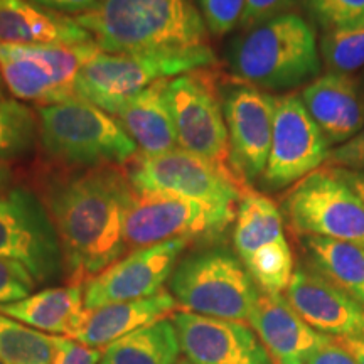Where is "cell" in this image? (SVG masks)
<instances>
[{
    "instance_id": "44dd1931",
    "label": "cell",
    "mask_w": 364,
    "mask_h": 364,
    "mask_svg": "<svg viewBox=\"0 0 364 364\" xmlns=\"http://www.w3.org/2000/svg\"><path fill=\"white\" fill-rule=\"evenodd\" d=\"M95 43L75 17L43 9L29 0H0V44Z\"/></svg>"
},
{
    "instance_id": "d4e9b609",
    "label": "cell",
    "mask_w": 364,
    "mask_h": 364,
    "mask_svg": "<svg viewBox=\"0 0 364 364\" xmlns=\"http://www.w3.org/2000/svg\"><path fill=\"white\" fill-rule=\"evenodd\" d=\"M311 268L364 306V248L348 241L300 236Z\"/></svg>"
},
{
    "instance_id": "e575fe53",
    "label": "cell",
    "mask_w": 364,
    "mask_h": 364,
    "mask_svg": "<svg viewBox=\"0 0 364 364\" xmlns=\"http://www.w3.org/2000/svg\"><path fill=\"white\" fill-rule=\"evenodd\" d=\"M295 0H245V11L240 26L243 29L260 24L289 11Z\"/></svg>"
},
{
    "instance_id": "f546056e",
    "label": "cell",
    "mask_w": 364,
    "mask_h": 364,
    "mask_svg": "<svg viewBox=\"0 0 364 364\" xmlns=\"http://www.w3.org/2000/svg\"><path fill=\"white\" fill-rule=\"evenodd\" d=\"M302 4L324 33L364 26V0H302Z\"/></svg>"
},
{
    "instance_id": "74e56055",
    "label": "cell",
    "mask_w": 364,
    "mask_h": 364,
    "mask_svg": "<svg viewBox=\"0 0 364 364\" xmlns=\"http://www.w3.org/2000/svg\"><path fill=\"white\" fill-rule=\"evenodd\" d=\"M338 341L353 354L358 364H364V338H346Z\"/></svg>"
},
{
    "instance_id": "8fae6325",
    "label": "cell",
    "mask_w": 364,
    "mask_h": 364,
    "mask_svg": "<svg viewBox=\"0 0 364 364\" xmlns=\"http://www.w3.org/2000/svg\"><path fill=\"white\" fill-rule=\"evenodd\" d=\"M0 258L24 265L36 284L66 275L65 255L44 201L27 188L0 194Z\"/></svg>"
},
{
    "instance_id": "4fadbf2b",
    "label": "cell",
    "mask_w": 364,
    "mask_h": 364,
    "mask_svg": "<svg viewBox=\"0 0 364 364\" xmlns=\"http://www.w3.org/2000/svg\"><path fill=\"white\" fill-rule=\"evenodd\" d=\"M201 71L186 73L167 81L166 91L176 122L177 144L223 169L233 171L220 91Z\"/></svg>"
},
{
    "instance_id": "d6986e66",
    "label": "cell",
    "mask_w": 364,
    "mask_h": 364,
    "mask_svg": "<svg viewBox=\"0 0 364 364\" xmlns=\"http://www.w3.org/2000/svg\"><path fill=\"white\" fill-rule=\"evenodd\" d=\"M250 326L275 364H307L331 341L309 326L284 295L262 294Z\"/></svg>"
},
{
    "instance_id": "3957f363",
    "label": "cell",
    "mask_w": 364,
    "mask_h": 364,
    "mask_svg": "<svg viewBox=\"0 0 364 364\" xmlns=\"http://www.w3.org/2000/svg\"><path fill=\"white\" fill-rule=\"evenodd\" d=\"M235 78L260 90H289L314 81L322 66L314 27L284 12L250 27L230 48Z\"/></svg>"
},
{
    "instance_id": "9a60e30c",
    "label": "cell",
    "mask_w": 364,
    "mask_h": 364,
    "mask_svg": "<svg viewBox=\"0 0 364 364\" xmlns=\"http://www.w3.org/2000/svg\"><path fill=\"white\" fill-rule=\"evenodd\" d=\"M331 144L309 115L300 95L275 97L270 154L262 181L279 191L295 184L326 164Z\"/></svg>"
},
{
    "instance_id": "5b68a950",
    "label": "cell",
    "mask_w": 364,
    "mask_h": 364,
    "mask_svg": "<svg viewBox=\"0 0 364 364\" xmlns=\"http://www.w3.org/2000/svg\"><path fill=\"white\" fill-rule=\"evenodd\" d=\"M169 292L184 311L235 322H250L262 295L238 255L226 248L198 250L181 258Z\"/></svg>"
},
{
    "instance_id": "30bf717a",
    "label": "cell",
    "mask_w": 364,
    "mask_h": 364,
    "mask_svg": "<svg viewBox=\"0 0 364 364\" xmlns=\"http://www.w3.org/2000/svg\"><path fill=\"white\" fill-rule=\"evenodd\" d=\"M236 211L179 196L134 189L125 221L127 248H145L171 240L220 238L235 223Z\"/></svg>"
},
{
    "instance_id": "5bb4252c",
    "label": "cell",
    "mask_w": 364,
    "mask_h": 364,
    "mask_svg": "<svg viewBox=\"0 0 364 364\" xmlns=\"http://www.w3.org/2000/svg\"><path fill=\"white\" fill-rule=\"evenodd\" d=\"M220 98L230 139V161L243 184L262 179L270 154L275 97L236 80L221 86Z\"/></svg>"
},
{
    "instance_id": "ffe728a7",
    "label": "cell",
    "mask_w": 364,
    "mask_h": 364,
    "mask_svg": "<svg viewBox=\"0 0 364 364\" xmlns=\"http://www.w3.org/2000/svg\"><path fill=\"white\" fill-rule=\"evenodd\" d=\"M300 98L329 144L348 142L364 127V86L351 75L326 73Z\"/></svg>"
},
{
    "instance_id": "d590c367",
    "label": "cell",
    "mask_w": 364,
    "mask_h": 364,
    "mask_svg": "<svg viewBox=\"0 0 364 364\" xmlns=\"http://www.w3.org/2000/svg\"><path fill=\"white\" fill-rule=\"evenodd\" d=\"M307 364H358L353 354L339 343L338 339L331 338L329 343L322 346L311 358Z\"/></svg>"
},
{
    "instance_id": "9c48e42d",
    "label": "cell",
    "mask_w": 364,
    "mask_h": 364,
    "mask_svg": "<svg viewBox=\"0 0 364 364\" xmlns=\"http://www.w3.org/2000/svg\"><path fill=\"white\" fill-rule=\"evenodd\" d=\"M233 245L262 294L282 295L292 280L294 255L284 230V215L273 199L252 188L236 211Z\"/></svg>"
},
{
    "instance_id": "6da1fadb",
    "label": "cell",
    "mask_w": 364,
    "mask_h": 364,
    "mask_svg": "<svg viewBox=\"0 0 364 364\" xmlns=\"http://www.w3.org/2000/svg\"><path fill=\"white\" fill-rule=\"evenodd\" d=\"M132 196L130 179L115 167H93L48 182L44 204L61 241L70 285H85L127 252Z\"/></svg>"
},
{
    "instance_id": "836d02e7",
    "label": "cell",
    "mask_w": 364,
    "mask_h": 364,
    "mask_svg": "<svg viewBox=\"0 0 364 364\" xmlns=\"http://www.w3.org/2000/svg\"><path fill=\"white\" fill-rule=\"evenodd\" d=\"M53 343L51 364H100L102 351L65 338V336H49Z\"/></svg>"
},
{
    "instance_id": "ab89813d",
    "label": "cell",
    "mask_w": 364,
    "mask_h": 364,
    "mask_svg": "<svg viewBox=\"0 0 364 364\" xmlns=\"http://www.w3.org/2000/svg\"><path fill=\"white\" fill-rule=\"evenodd\" d=\"M11 181H12L11 167H9L7 162L0 161V194L6 193L7 189H11L9 188V186H11Z\"/></svg>"
},
{
    "instance_id": "7a4b0ae2",
    "label": "cell",
    "mask_w": 364,
    "mask_h": 364,
    "mask_svg": "<svg viewBox=\"0 0 364 364\" xmlns=\"http://www.w3.org/2000/svg\"><path fill=\"white\" fill-rule=\"evenodd\" d=\"M75 21L103 53H193L208 49V27L193 0H102Z\"/></svg>"
},
{
    "instance_id": "8d00e7d4",
    "label": "cell",
    "mask_w": 364,
    "mask_h": 364,
    "mask_svg": "<svg viewBox=\"0 0 364 364\" xmlns=\"http://www.w3.org/2000/svg\"><path fill=\"white\" fill-rule=\"evenodd\" d=\"M29 2L56 14H76V16H81V14L95 11L102 0H29Z\"/></svg>"
},
{
    "instance_id": "f35d334b",
    "label": "cell",
    "mask_w": 364,
    "mask_h": 364,
    "mask_svg": "<svg viewBox=\"0 0 364 364\" xmlns=\"http://www.w3.org/2000/svg\"><path fill=\"white\" fill-rule=\"evenodd\" d=\"M338 172L343 176V179L348 182L354 191H356L359 199L364 203V172H349V171H338Z\"/></svg>"
},
{
    "instance_id": "2e32d148",
    "label": "cell",
    "mask_w": 364,
    "mask_h": 364,
    "mask_svg": "<svg viewBox=\"0 0 364 364\" xmlns=\"http://www.w3.org/2000/svg\"><path fill=\"white\" fill-rule=\"evenodd\" d=\"M188 243V240H171L136 248L105 268L83 285L86 311L161 294Z\"/></svg>"
},
{
    "instance_id": "1f68e13d",
    "label": "cell",
    "mask_w": 364,
    "mask_h": 364,
    "mask_svg": "<svg viewBox=\"0 0 364 364\" xmlns=\"http://www.w3.org/2000/svg\"><path fill=\"white\" fill-rule=\"evenodd\" d=\"M34 277L21 263L0 258V304H12L34 294Z\"/></svg>"
},
{
    "instance_id": "4dcf8cb0",
    "label": "cell",
    "mask_w": 364,
    "mask_h": 364,
    "mask_svg": "<svg viewBox=\"0 0 364 364\" xmlns=\"http://www.w3.org/2000/svg\"><path fill=\"white\" fill-rule=\"evenodd\" d=\"M208 31L221 38L240 26L245 11V0H198Z\"/></svg>"
},
{
    "instance_id": "ac0fdd59",
    "label": "cell",
    "mask_w": 364,
    "mask_h": 364,
    "mask_svg": "<svg viewBox=\"0 0 364 364\" xmlns=\"http://www.w3.org/2000/svg\"><path fill=\"white\" fill-rule=\"evenodd\" d=\"M294 311L309 326L334 339L364 338V306L312 268H295L285 290Z\"/></svg>"
},
{
    "instance_id": "60d3db41",
    "label": "cell",
    "mask_w": 364,
    "mask_h": 364,
    "mask_svg": "<svg viewBox=\"0 0 364 364\" xmlns=\"http://www.w3.org/2000/svg\"><path fill=\"white\" fill-rule=\"evenodd\" d=\"M4 88H6V83H4L2 73H0V98H6V91H4Z\"/></svg>"
},
{
    "instance_id": "484cf974",
    "label": "cell",
    "mask_w": 364,
    "mask_h": 364,
    "mask_svg": "<svg viewBox=\"0 0 364 364\" xmlns=\"http://www.w3.org/2000/svg\"><path fill=\"white\" fill-rule=\"evenodd\" d=\"M181 353L172 318H162L108 344L100 364H177Z\"/></svg>"
},
{
    "instance_id": "e0dca14e",
    "label": "cell",
    "mask_w": 364,
    "mask_h": 364,
    "mask_svg": "<svg viewBox=\"0 0 364 364\" xmlns=\"http://www.w3.org/2000/svg\"><path fill=\"white\" fill-rule=\"evenodd\" d=\"M182 353L194 364H275L252 326L245 322L172 314Z\"/></svg>"
},
{
    "instance_id": "f1b7e54d",
    "label": "cell",
    "mask_w": 364,
    "mask_h": 364,
    "mask_svg": "<svg viewBox=\"0 0 364 364\" xmlns=\"http://www.w3.org/2000/svg\"><path fill=\"white\" fill-rule=\"evenodd\" d=\"M321 59L329 73H351L364 68V26L324 33L318 43Z\"/></svg>"
},
{
    "instance_id": "ba28073f",
    "label": "cell",
    "mask_w": 364,
    "mask_h": 364,
    "mask_svg": "<svg viewBox=\"0 0 364 364\" xmlns=\"http://www.w3.org/2000/svg\"><path fill=\"white\" fill-rule=\"evenodd\" d=\"M282 209L299 236L348 241L364 248V203L338 171L322 167L295 182Z\"/></svg>"
},
{
    "instance_id": "7c38bea8",
    "label": "cell",
    "mask_w": 364,
    "mask_h": 364,
    "mask_svg": "<svg viewBox=\"0 0 364 364\" xmlns=\"http://www.w3.org/2000/svg\"><path fill=\"white\" fill-rule=\"evenodd\" d=\"M129 179L139 193L172 194L231 209H238L241 196L250 188L233 171L181 147L161 156H144L132 167Z\"/></svg>"
},
{
    "instance_id": "52a82bcc",
    "label": "cell",
    "mask_w": 364,
    "mask_h": 364,
    "mask_svg": "<svg viewBox=\"0 0 364 364\" xmlns=\"http://www.w3.org/2000/svg\"><path fill=\"white\" fill-rule=\"evenodd\" d=\"M102 51L85 44H0V73L7 90L22 102L44 105L78 100L81 68Z\"/></svg>"
},
{
    "instance_id": "8992f818",
    "label": "cell",
    "mask_w": 364,
    "mask_h": 364,
    "mask_svg": "<svg viewBox=\"0 0 364 364\" xmlns=\"http://www.w3.org/2000/svg\"><path fill=\"white\" fill-rule=\"evenodd\" d=\"M213 65H216V56L211 48L193 53L100 51L81 68L75 91L80 100L115 117L129 100L156 81L201 71Z\"/></svg>"
},
{
    "instance_id": "b9f144b4",
    "label": "cell",
    "mask_w": 364,
    "mask_h": 364,
    "mask_svg": "<svg viewBox=\"0 0 364 364\" xmlns=\"http://www.w3.org/2000/svg\"><path fill=\"white\" fill-rule=\"evenodd\" d=\"M177 364H194V363H191L189 359H188V361H179V363H177Z\"/></svg>"
},
{
    "instance_id": "d6a6232c",
    "label": "cell",
    "mask_w": 364,
    "mask_h": 364,
    "mask_svg": "<svg viewBox=\"0 0 364 364\" xmlns=\"http://www.w3.org/2000/svg\"><path fill=\"white\" fill-rule=\"evenodd\" d=\"M322 167L336 171L364 172V127L348 142L331 149Z\"/></svg>"
},
{
    "instance_id": "7bdbcfd3",
    "label": "cell",
    "mask_w": 364,
    "mask_h": 364,
    "mask_svg": "<svg viewBox=\"0 0 364 364\" xmlns=\"http://www.w3.org/2000/svg\"><path fill=\"white\" fill-rule=\"evenodd\" d=\"M0 364H4V363H2V361H0Z\"/></svg>"
},
{
    "instance_id": "277c9868",
    "label": "cell",
    "mask_w": 364,
    "mask_h": 364,
    "mask_svg": "<svg viewBox=\"0 0 364 364\" xmlns=\"http://www.w3.org/2000/svg\"><path fill=\"white\" fill-rule=\"evenodd\" d=\"M38 118L44 152L66 166L115 167L139 152L115 117L80 98L39 107Z\"/></svg>"
},
{
    "instance_id": "cb8c5ba5",
    "label": "cell",
    "mask_w": 364,
    "mask_h": 364,
    "mask_svg": "<svg viewBox=\"0 0 364 364\" xmlns=\"http://www.w3.org/2000/svg\"><path fill=\"white\" fill-rule=\"evenodd\" d=\"M83 285L48 287L12 304H0V314L54 336L75 338L86 317Z\"/></svg>"
},
{
    "instance_id": "603a6c76",
    "label": "cell",
    "mask_w": 364,
    "mask_h": 364,
    "mask_svg": "<svg viewBox=\"0 0 364 364\" xmlns=\"http://www.w3.org/2000/svg\"><path fill=\"white\" fill-rule=\"evenodd\" d=\"M167 81L159 80L140 91L115 115L145 157L161 156L179 145L176 122L167 100Z\"/></svg>"
},
{
    "instance_id": "7402d4cb",
    "label": "cell",
    "mask_w": 364,
    "mask_h": 364,
    "mask_svg": "<svg viewBox=\"0 0 364 364\" xmlns=\"http://www.w3.org/2000/svg\"><path fill=\"white\" fill-rule=\"evenodd\" d=\"M176 299L171 292L162 290L161 294L147 299L129 300V302L110 304L86 312V317L80 331L75 334V341L95 349H105L108 344L124 338L140 327L167 318L176 312Z\"/></svg>"
},
{
    "instance_id": "83f0119b",
    "label": "cell",
    "mask_w": 364,
    "mask_h": 364,
    "mask_svg": "<svg viewBox=\"0 0 364 364\" xmlns=\"http://www.w3.org/2000/svg\"><path fill=\"white\" fill-rule=\"evenodd\" d=\"M0 361L4 364H51V338L0 314Z\"/></svg>"
},
{
    "instance_id": "4316f807",
    "label": "cell",
    "mask_w": 364,
    "mask_h": 364,
    "mask_svg": "<svg viewBox=\"0 0 364 364\" xmlns=\"http://www.w3.org/2000/svg\"><path fill=\"white\" fill-rule=\"evenodd\" d=\"M39 139V118L17 100L0 98V161L11 162L33 152Z\"/></svg>"
}]
</instances>
